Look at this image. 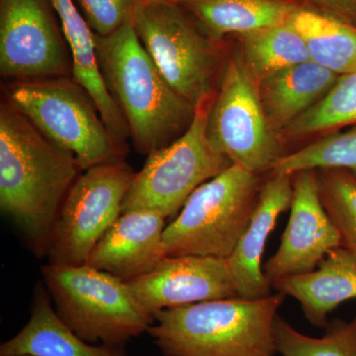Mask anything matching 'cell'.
<instances>
[{"mask_svg": "<svg viewBox=\"0 0 356 356\" xmlns=\"http://www.w3.org/2000/svg\"><path fill=\"white\" fill-rule=\"evenodd\" d=\"M83 172L74 154L42 133L7 96L0 104V208L37 255L70 187Z\"/></svg>", "mask_w": 356, "mask_h": 356, "instance_id": "cell-1", "label": "cell"}, {"mask_svg": "<svg viewBox=\"0 0 356 356\" xmlns=\"http://www.w3.org/2000/svg\"><path fill=\"white\" fill-rule=\"evenodd\" d=\"M95 41L103 81L123 112L136 149L149 156L181 137L196 108L166 81L133 23L108 36L95 34Z\"/></svg>", "mask_w": 356, "mask_h": 356, "instance_id": "cell-2", "label": "cell"}, {"mask_svg": "<svg viewBox=\"0 0 356 356\" xmlns=\"http://www.w3.org/2000/svg\"><path fill=\"white\" fill-rule=\"evenodd\" d=\"M285 297L276 292L166 309L147 334L163 356H274V321Z\"/></svg>", "mask_w": 356, "mask_h": 356, "instance_id": "cell-3", "label": "cell"}, {"mask_svg": "<svg viewBox=\"0 0 356 356\" xmlns=\"http://www.w3.org/2000/svg\"><path fill=\"white\" fill-rule=\"evenodd\" d=\"M42 274L58 317L86 343L126 346L154 323L125 281L111 274L50 262Z\"/></svg>", "mask_w": 356, "mask_h": 356, "instance_id": "cell-4", "label": "cell"}, {"mask_svg": "<svg viewBox=\"0 0 356 356\" xmlns=\"http://www.w3.org/2000/svg\"><path fill=\"white\" fill-rule=\"evenodd\" d=\"M133 25L177 93L195 108L214 97L226 63V40L211 38L184 7L165 2H143Z\"/></svg>", "mask_w": 356, "mask_h": 356, "instance_id": "cell-5", "label": "cell"}, {"mask_svg": "<svg viewBox=\"0 0 356 356\" xmlns=\"http://www.w3.org/2000/svg\"><path fill=\"white\" fill-rule=\"evenodd\" d=\"M264 180L233 165L198 187L165 227V257L229 259L247 229Z\"/></svg>", "mask_w": 356, "mask_h": 356, "instance_id": "cell-6", "label": "cell"}, {"mask_svg": "<svg viewBox=\"0 0 356 356\" xmlns=\"http://www.w3.org/2000/svg\"><path fill=\"white\" fill-rule=\"evenodd\" d=\"M6 95L49 139L74 154L83 170L127 152L74 76L13 81Z\"/></svg>", "mask_w": 356, "mask_h": 356, "instance_id": "cell-7", "label": "cell"}, {"mask_svg": "<svg viewBox=\"0 0 356 356\" xmlns=\"http://www.w3.org/2000/svg\"><path fill=\"white\" fill-rule=\"evenodd\" d=\"M206 136L211 146L233 165L257 175L270 172L288 154L266 120L257 84L236 46L227 54L208 113Z\"/></svg>", "mask_w": 356, "mask_h": 356, "instance_id": "cell-8", "label": "cell"}, {"mask_svg": "<svg viewBox=\"0 0 356 356\" xmlns=\"http://www.w3.org/2000/svg\"><path fill=\"white\" fill-rule=\"evenodd\" d=\"M213 98L196 107L191 127L181 137L147 156L124 198L122 213L149 210L165 219L175 216L200 185L233 165L206 136Z\"/></svg>", "mask_w": 356, "mask_h": 356, "instance_id": "cell-9", "label": "cell"}, {"mask_svg": "<svg viewBox=\"0 0 356 356\" xmlns=\"http://www.w3.org/2000/svg\"><path fill=\"white\" fill-rule=\"evenodd\" d=\"M136 172L124 156L83 170L70 187L55 227L50 264L83 266L96 243L122 214V204Z\"/></svg>", "mask_w": 356, "mask_h": 356, "instance_id": "cell-10", "label": "cell"}, {"mask_svg": "<svg viewBox=\"0 0 356 356\" xmlns=\"http://www.w3.org/2000/svg\"><path fill=\"white\" fill-rule=\"evenodd\" d=\"M51 0H0V74L10 81L72 76L69 44Z\"/></svg>", "mask_w": 356, "mask_h": 356, "instance_id": "cell-11", "label": "cell"}, {"mask_svg": "<svg viewBox=\"0 0 356 356\" xmlns=\"http://www.w3.org/2000/svg\"><path fill=\"white\" fill-rule=\"evenodd\" d=\"M293 197L286 229L277 252L266 261L269 281L311 273L341 238L327 215L318 192V170L292 175Z\"/></svg>", "mask_w": 356, "mask_h": 356, "instance_id": "cell-12", "label": "cell"}, {"mask_svg": "<svg viewBox=\"0 0 356 356\" xmlns=\"http://www.w3.org/2000/svg\"><path fill=\"white\" fill-rule=\"evenodd\" d=\"M125 282L154 317L166 309L238 297L228 259L220 257H165L149 273Z\"/></svg>", "mask_w": 356, "mask_h": 356, "instance_id": "cell-13", "label": "cell"}, {"mask_svg": "<svg viewBox=\"0 0 356 356\" xmlns=\"http://www.w3.org/2000/svg\"><path fill=\"white\" fill-rule=\"evenodd\" d=\"M165 220L154 211L122 213L96 243L86 264L124 281L149 273L165 257Z\"/></svg>", "mask_w": 356, "mask_h": 356, "instance_id": "cell-14", "label": "cell"}, {"mask_svg": "<svg viewBox=\"0 0 356 356\" xmlns=\"http://www.w3.org/2000/svg\"><path fill=\"white\" fill-rule=\"evenodd\" d=\"M269 175L262 184L250 224L228 259L236 293L243 299H262L273 294L261 266L262 255L278 217L290 209L293 181L292 175Z\"/></svg>", "mask_w": 356, "mask_h": 356, "instance_id": "cell-15", "label": "cell"}, {"mask_svg": "<svg viewBox=\"0 0 356 356\" xmlns=\"http://www.w3.org/2000/svg\"><path fill=\"white\" fill-rule=\"evenodd\" d=\"M273 290L296 299L313 327L325 330L327 316L356 298V257L343 247L330 250L311 273L271 281Z\"/></svg>", "mask_w": 356, "mask_h": 356, "instance_id": "cell-16", "label": "cell"}, {"mask_svg": "<svg viewBox=\"0 0 356 356\" xmlns=\"http://www.w3.org/2000/svg\"><path fill=\"white\" fill-rule=\"evenodd\" d=\"M46 286L37 285L31 316L13 339L0 346V356H128L126 346L91 344L58 317Z\"/></svg>", "mask_w": 356, "mask_h": 356, "instance_id": "cell-17", "label": "cell"}, {"mask_svg": "<svg viewBox=\"0 0 356 356\" xmlns=\"http://www.w3.org/2000/svg\"><path fill=\"white\" fill-rule=\"evenodd\" d=\"M339 76L314 62L291 65L257 83L266 120L274 133H281L329 93Z\"/></svg>", "mask_w": 356, "mask_h": 356, "instance_id": "cell-18", "label": "cell"}, {"mask_svg": "<svg viewBox=\"0 0 356 356\" xmlns=\"http://www.w3.org/2000/svg\"><path fill=\"white\" fill-rule=\"evenodd\" d=\"M51 2L72 54V76L91 96L111 135L126 146L130 130L123 112L103 81L96 56L95 33L74 0H51Z\"/></svg>", "mask_w": 356, "mask_h": 356, "instance_id": "cell-19", "label": "cell"}, {"mask_svg": "<svg viewBox=\"0 0 356 356\" xmlns=\"http://www.w3.org/2000/svg\"><path fill=\"white\" fill-rule=\"evenodd\" d=\"M181 6L217 41L283 24L305 7L301 0H184Z\"/></svg>", "mask_w": 356, "mask_h": 356, "instance_id": "cell-20", "label": "cell"}, {"mask_svg": "<svg viewBox=\"0 0 356 356\" xmlns=\"http://www.w3.org/2000/svg\"><path fill=\"white\" fill-rule=\"evenodd\" d=\"M233 37L243 65L257 84L281 70L311 60L305 41L291 20Z\"/></svg>", "mask_w": 356, "mask_h": 356, "instance_id": "cell-21", "label": "cell"}, {"mask_svg": "<svg viewBox=\"0 0 356 356\" xmlns=\"http://www.w3.org/2000/svg\"><path fill=\"white\" fill-rule=\"evenodd\" d=\"M310 58L337 76L356 72V26L303 7L292 16Z\"/></svg>", "mask_w": 356, "mask_h": 356, "instance_id": "cell-22", "label": "cell"}, {"mask_svg": "<svg viewBox=\"0 0 356 356\" xmlns=\"http://www.w3.org/2000/svg\"><path fill=\"white\" fill-rule=\"evenodd\" d=\"M356 125V72L339 76L336 84L315 106L296 119L280 135L283 145L318 138Z\"/></svg>", "mask_w": 356, "mask_h": 356, "instance_id": "cell-23", "label": "cell"}, {"mask_svg": "<svg viewBox=\"0 0 356 356\" xmlns=\"http://www.w3.org/2000/svg\"><path fill=\"white\" fill-rule=\"evenodd\" d=\"M339 168L356 177V125L341 132L334 131L318 137L281 158L269 173L293 175L308 170Z\"/></svg>", "mask_w": 356, "mask_h": 356, "instance_id": "cell-24", "label": "cell"}, {"mask_svg": "<svg viewBox=\"0 0 356 356\" xmlns=\"http://www.w3.org/2000/svg\"><path fill=\"white\" fill-rule=\"evenodd\" d=\"M325 331L322 337L306 336L277 315L273 325L276 350L282 356H356V316L350 322L334 318Z\"/></svg>", "mask_w": 356, "mask_h": 356, "instance_id": "cell-25", "label": "cell"}, {"mask_svg": "<svg viewBox=\"0 0 356 356\" xmlns=\"http://www.w3.org/2000/svg\"><path fill=\"white\" fill-rule=\"evenodd\" d=\"M318 192L341 238V247L356 257V177L346 170H318Z\"/></svg>", "mask_w": 356, "mask_h": 356, "instance_id": "cell-26", "label": "cell"}, {"mask_svg": "<svg viewBox=\"0 0 356 356\" xmlns=\"http://www.w3.org/2000/svg\"><path fill=\"white\" fill-rule=\"evenodd\" d=\"M90 29L98 36H108L133 23L144 0H74Z\"/></svg>", "mask_w": 356, "mask_h": 356, "instance_id": "cell-27", "label": "cell"}, {"mask_svg": "<svg viewBox=\"0 0 356 356\" xmlns=\"http://www.w3.org/2000/svg\"><path fill=\"white\" fill-rule=\"evenodd\" d=\"M304 6L323 15L356 26V0H301Z\"/></svg>", "mask_w": 356, "mask_h": 356, "instance_id": "cell-28", "label": "cell"}, {"mask_svg": "<svg viewBox=\"0 0 356 356\" xmlns=\"http://www.w3.org/2000/svg\"><path fill=\"white\" fill-rule=\"evenodd\" d=\"M146 2H165V3H172V4H178V6H181L182 2L184 0H144Z\"/></svg>", "mask_w": 356, "mask_h": 356, "instance_id": "cell-29", "label": "cell"}, {"mask_svg": "<svg viewBox=\"0 0 356 356\" xmlns=\"http://www.w3.org/2000/svg\"><path fill=\"white\" fill-rule=\"evenodd\" d=\"M15 356H33V355H15Z\"/></svg>", "mask_w": 356, "mask_h": 356, "instance_id": "cell-30", "label": "cell"}]
</instances>
